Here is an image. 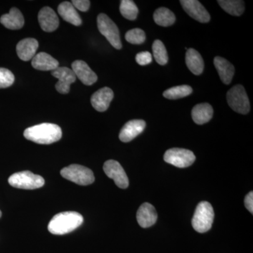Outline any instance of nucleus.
<instances>
[{"instance_id": "obj_8", "label": "nucleus", "mask_w": 253, "mask_h": 253, "mask_svg": "<svg viewBox=\"0 0 253 253\" xmlns=\"http://www.w3.org/2000/svg\"><path fill=\"white\" fill-rule=\"evenodd\" d=\"M196 160L194 153L189 150L173 148L168 150L164 155V161L175 167H189Z\"/></svg>"}, {"instance_id": "obj_33", "label": "nucleus", "mask_w": 253, "mask_h": 253, "mask_svg": "<svg viewBox=\"0 0 253 253\" xmlns=\"http://www.w3.org/2000/svg\"><path fill=\"white\" fill-rule=\"evenodd\" d=\"M245 206L249 210L251 214H253V192L251 191L245 198Z\"/></svg>"}, {"instance_id": "obj_6", "label": "nucleus", "mask_w": 253, "mask_h": 253, "mask_svg": "<svg viewBox=\"0 0 253 253\" xmlns=\"http://www.w3.org/2000/svg\"><path fill=\"white\" fill-rule=\"evenodd\" d=\"M97 26L101 34L107 39L110 44L117 49L122 48L120 32L116 23L105 14H100L97 17Z\"/></svg>"}, {"instance_id": "obj_9", "label": "nucleus", "mask_w": 253, "mask_h": 253, "mask_svg": "<svg viewBox=\"0 0 253 253\" xmlns=\"http://www.w3.org/2000/svg\"><path fill=\"white\" fill-rule=\"evenodd\" d=\"M106 175L112 179L121 189H126L129 186V179L121 165L114 160H109L104 165Z\"/></svg>"}, {"instance_id": "obj_30", "label": "nucleus", "mask_w": 253, "mask_h": 253, "mask_svg": "<svg viewBox=\"0 0 253 253\" xmlns=\"http://www.w3.org/2000/svg\"><path fill=\"white\" fill-rule=\"evenodd\" d=\"M14 80V74L9 70L0 68V89L12 85Z\"/></svg>"}, {"instance_id": "obj_12", "label": "nucleus", "mask_w": 253, "mask_h": 253, "mask_svg": "<svg viewBox=\"0 0 253 253\" xmlns=\"http://www.w3.org/2000/svg\"><path fill=\"white\" fill-rule=\"evenodd\" d=\"M72 71L85 85H91L97 81L98 77L96 73L89 67L84 61L77 60L72 63Z\"/></svg>"}, {"instance_id": "obj_2", "label": "nucleus", "mask_w": 253, "mask_h": 253, "mask_svg": "<svg viewBox=\"0 0 253 253\" xmlns=\"http://www.w3.org/2000/svg\"><path fill=\"white\" fill-rule=\"evenodd\" d=\"M83 215L77 212H60L49 221L48 230L54 235H63L76 230L83 224Z\"/></svg>"}, {"instance_id": "obj_25", "label": "nucleus", "mask_w": 253, "mask_h": 253, "mask_svg": "<svg viewBox=\"0 0 253 253\" xmlns=\"http://www.w3.org/2000/svg\"><path fill=\"white\" fill-rule=\"evenodd\" d=\"M221 8L232 16H239L245 10V3L241 0H219L217 1Z\"/></svg>"}, {"instance_id": "obj_15", "label": "nucleus", "mask_w": 253, "mask_h": 253, "mask_svg": "<svg viewBox=\"0 0 253 253\" xmlns=\"http://www.w3.org/2000/svg\"><path fill=\"white\" fill-rule=\"evenodd\" d=\"M146 123L143 120H132L123 126L119 138L123 142H129L144 130Z\"/></svg>"}, {"instance_id": "obj_20", "label": "nucleus", "mask_w": 253, "mask_h": 253, "mask_svg": "<svg viewBox=\"0 0 253 253\" xmlns=\"http://www.w3.org/2000/svg\"><path fill=\"white\" fill-rule=\"evenodd\" d=\"M214 65L217 69L221 81L225 84H229L234 75V67L227 60L220 56H216Z\"/></svg>"}, {"instance_id": "obj_22", "label": "nucleus", "mask_w": 253, "mask_h": 253, "mask_svg": "<svg viewBox=\"0 0 253 253\" xmlns=\"http://www.w3.org/2000/svg\"><path fill=\"white\" fill-rule=\"evenodd\" d=\"M212 116V107L208 103L196 105L191 111L193 121L198 125H204L209 122Z\"/></svg>"}, {"instance_id": "obj_24", "label": "nucleus", "mask_w": 253, "mask_h": 253, "mask_svg": "<svg viewBox=\"0 0 253 253\" xmlns=\"http://www.w3.org/2000/svg\"><path fill=\"white\" fill-rule=\"evenodd\" d=\"M154 19L158 26L168 27L175 22V16L168 8L161 7L154 12Z\"/></svg>"}, {"instance_id": "obj_27", "label": "nucleus", "mask_w": 253, "mask_h": 253, "mask_svg": "<svg viewBox=\"0 0 253 253\" xmlns=\"http://www.w3.org/2000/svg\"><path fill=\"white\" fill-rule=\"evenodd\" d=\"M120 11L123 17L130 21H134L137 17L139 9L134 1L131 0H123L121 1Z\"/></svg>"}, {"instance_id": "obj_26", "label": "nucleus", "mask_w": 253, "mask_h": 253, "mask_svg": "<svg viewBox=\"0 0 253 253\" xmlns=\"http://www.w3.org/2000/svg\"><path fill=\"white\" fill-rule=\"evenodd\" d=\"M193 89L189 85L173 86L163 92V96L168 99H178L186 97L192 93Z\"/></svg>"}, {"instance_id": "obj_34", "label": "nucleus", "mask_w": 253, "mask_h": 253, "mask_svg": "<svg viewBox=\"0 0 253 253\" xmlns=\"http://www.w3.org/2000/svg\"><path fill=\"white\" fill-rule=\"evenodd\" d=\"M1 217V211H0V218Z\"/></svg>"}, {"instance_id": "obj_21", "label": "nucleus", "mask_w": 253, "mask_h": 253, "mask_svg": "<svg viewBox=\"0 0 253 253\" xmlns=\"http://www.w3.org/2000/svg\"><path fill=\"white\" fill-rule=\"evenodd\" d=\"M58 12L63 20L76 26H81L82 19L72 3L63 1L58 6Z\"/></svg>"}, {"instance_id": "obj_32", "label": "nucleus", "mask_w": 253, "mask_h": 253, "mask_svg": "<svg viewBox=\"0 0 253 253\" xmlns=\"http://www.w3.org/2000/svg\"><path fill=\"white\" fill-rule=\"evenodd\" d=\"M72 4L76 9H79L80 11L85 12L88 11L89 6H90V1L89 0H73Z\"/></svg>"}, {"instance_id": "obj_19", "label": "nucleus", "mask_w": 253, "mask_h": 253, "mask_svg": "<svg viewBox=\"0 0 253 253\" xmlns=\"http://www.w3.org/2000/svg\"><path fill=\"white\" fill-rule=\"evenodd\" d=\"M32 66L39 71H53L59 67V61L45 52H41L32 59Z\"/></svg>"}, {"instance_id": "obj_13", "label": "nucleus", "mask_w": 253, "mask_h": 253, "mask_svg": "<svg viewBox=\"0 0 253 253\" xmlns=\"http://www.w3.org/2000/svg\"><path fill=\"white\" fill-rule=\"evenodd\" d=\"M38 21L43 31L51 33L56 31L59 26V19L57 14L48 6L43 7L38 14Z\"/></svg>"}, {"instance_id": "obj_31", "label": "nucleus", "mask_w": 253, "mask_h": 253, "mask_svg": "<svg viewBox=\"0 0 253 253\" xmlns=\"http://www.w3.org/2000/svg\"><path fill=\"white\" fill-rule=\"evenodd\" d=\"M136 61L140 66H146L152 61V55L149 51H142L136 54Z\"/></svg>"}, {"instance_id": "obj_7", "label": "nucleus", "mask_w": 253, "mask_h": 253, "mask_svg": "<svg viewBox=\"0 0 253 253\" xmlns=\"http://www.w3.org/2000/svg\"><path fill=\"white\" fill-rule=\"evenodd\" d=\"M226 98L228 104L234 111L244 115L249 113L251 106L244 86L241 84L234 86L228 91Z\"/></svg>"}, {"instance_id": "obj_1", "label": "nucleus", "mask_w": 253, "mask_h": 253, "mask_svg": "<svg viewBox=\"0 0 253 253\" xmlns=\"http://www.w3.org/2000/svg\"><path fill=\"white\" fill-rule=\"evenodd\" d=\"M28 140L39 144H51L61 139L62 131L57 125L42 123L27 128L23 133Z\"/></svg>"}, {"instance_id": "obj_4", "label": "nucleus", "mask_w": 253, "mask_h": 253, "mask_svg": "<svg viewBox=\"0 0 253 253\" xmlns=\"http://www.w3.org/2000/svg\"><path fill=\"white\" fill-rule=\"evenodd\" d=\"M61 176L78 185L86 186L94 181V173L89 168L80 165L73 164L63 168Z\"/></svg>"}, {"instance_id": "obj_28", "label": "nucleus", "mask_w": 253, "mask_h": 253, "mask_svg": "<svg viewBox=\"0 0 253 253\" xmlns=\"http://www.w3.org/2000/svg\"><path fill=\"white\" fill-rule=\"evenodd\" d=\"M152 49L156 62L162 66L167 64L168 61L167 50L162 42L159 40L155 41L153 44Z\"/></svg>"}, {"instance_id": "obj_5", "label": "nucleus", "mask_w": 253, "mask_h": 253, "mask_svg": "<svg viewBox=\"0 0 253 253\" xmlns=\"http://www.w3.org/2000/svg\"><path fill=\"white\" fill-rule=\"evenodd\" d=\"M8 181L13 187L22 189H39L44 184L42 176L33 174L30 171L14 173L9 176Z\"/></svg>"}, {"instance_id": "obj_18", "label": "nucleus", "mask_w": 253, "mask_h": 253, "mask_svg": "<svg viewBox=\"0 0 253 253\" xmlns=\"http://www.w3.org/2000/svg\"><path fill=\"white\" fill-rule=\"evenodd\" d=\"M0 23L10 30H19L24 26L25 21L22 13L17 8L13 7L8 14L0 18Z\"/></svg>"}, {"instance_id": "obj_3", "label": "nucleus", "mask_w": 253, "mask_h": 253, "mask_svg": "<svg viewBox=\"0 0 253 253\" xmlns=\"http://www.w3.org/2000/svg\"><path fill=\"white\" fill-rule=\"evenodd\" d=\"M214 213L212 206L207 201L198 205L192 219V226L197 232L206 233L212 227Z\"/></svg>"}, {"instance_id": "obj_11", "label": "nucleus", "mask_w": 253, "mask_h": 253, "mask_svg": "<svg viewBox=\"0 0 253 253\" xmlns=\"http://www.w3.org/2000/svg\"><path fill=\"white\" fill-rule=\"evenodd\" d=\"M180 3L184 11L191 17L201 23H208L211 16L206 8L197 0H181Z\"/></svg>"}, {"instance_id": "obj_16", "label": "nucleus", "mask_w": 253, "mask_h": 253, "mask_svg": "<svg viewBox=\"0 0 253 253\" xmlns=\"http://www.w3.org/2000/svg\"><path fill=\"white\" fill-rule=\"evenodd\" d=\"M158 214L156 209L149 203L141 205L136 213V219L142 228H148L154 225L157 221Z\"/></svg>"}, {"instance_id": "obj_14", "label": "nucleus", "mask_w": 253, "mask_h": 253, "mask_svg": "<svg viewBox=\"0 0 253 253\" xmlns=\"http://www.w3.org/2000/svg\"><path fill=\"white\" fill-rule=\"evenodd\" d=\"M114 94L109 87H103L93 94L91 103L93 107L99 112H104L109 109L110 104L113 99Z\"/></svg>"}, {"instance_id": "obj_29", "label": "nucleus", "mask_w": 253, "mask_h": 253, "mask_svg": "<svg viewBox=\"0 0 253 253\" xmlns=\"http://www.w3.org/2000/svg\"><path fill=\"white\" fill-rule=\"evenodd\" d=\"M126 39L128 42L133 44H140L144 42L146 40V35L141 29L134 28L126 32Z\"/></svg>"}, {"instance_id": "obj_10", "label": "nucleus", "mask_w": 253, "mask_h": 253, "mask_svg": "<svg viewBox=\"0 0 253 253\" xmlns=\"http://www.w3.org/2000/svg\"><path fill=\"white\" fill-rule=\"evenodd\" d=\"M51 75L58 79L56 89L61 94H68L71 84L76 81V75L72 70L66 67H58L51 71Z\"/></svg>"}, {"instance_id": "obj_17", "label": "nucleus", "mask_w": 253, "mask_h": 253, "mask_svg": "<svg viewBox=\"0 0 253 253\" xmlns=\"http://www.w3.org/2000/svg\"><path fill=\"white\" fill-rule=\"evenodd\" d=\"M38 46V42L34 38H26L22 40L16 46V52L18 57L24 61L33 59L36 56Z\"/></svg>"}, {"instance_id": "obj_23", "label": "nucleus", "mask_w": 253, "mask_h": 253, "mask_svg": "<svg viewBox=\"0 0 253 253\" xmlns=\"http://www.w3.org/2000/svg\"><path fill=\"white\" fill-rule=\"evenodd\" d=\"M186 63L188 68L196 76H199L204 69V61L201 55L194 49H187Z\"/></svg>"}]
</instances>
